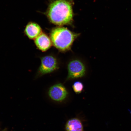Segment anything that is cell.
<instances>
[{"label": "cell", "mask_w": 131, "mask_h": 131, "mask_svg": "<svg viewBox=\"0 0 131 131\" xmlns=\"http://www.w3.org/2000/svg\"><path fill=\"white\" fill-rule=\"evenodd\" d=\"M73 2L70 0H56L50 3L46 14L50 22L62 26L72 22Z\"/></svg>", "instance_id": "1"}, {"label": "cell", "mask_w": 131, "mask_h": 131, "mask_svg": "<svg viewBox=\"0 0 131 131\" xmlns=\"http://www.w3.org/2000/svg\"><path fill=\"white\" fill-rule=\"evenodd\" d=\"M78 36L79 34L71 32L66 28L58 27L52 29L50 38L57 48L64 51L70 49Z\"/></svg>", "instance_id": "2"}, {"label": "cell", "mask_w": 131, "mask_h": 131, "mask_svg": "<svg viewBox=\"0 0 131 131\" xmlns=\"http://www.w3.org/2000/svg\"><path fill=\"white\" fill-rule=\"evenodd\" d=\"M58 68L56 59L52 56H47L41 59V63L38 74L41 75L52 72Z\"/></svg>", "instance_id": "3"}, {"label": "cell", "mask_w": 131, "mask_h": 131, "mask_svg": "<svg viewBox=\"0 0 131 131\" xmlns=\"http://www.w3.org/2000/svg\"><path fill=\"white\" fill-rule=\"evenodd\" d=\"M68 78L75 79L82 77L86 71L85 67L82 62L78 60H72L68 64Z\"/></svg>", "instance_id": "4"}, {"label": "cell", "mask_w": 131, "mask_h": 131, "mask_svg": "<svg viewBox=\"0 0 131 131\" xmlns=\"http://www.w3.org/2000/svg\"><path fill=\"white\" fill-rule=\"evenodd\" d=\"M49 95L53 101L61 102L64 100L68 95V92L64 86L57 84L52 86L49 89Z\"/></svg>", "instance_id": "5"}, {"label": "cell", "mask_w": 131, "mask_h": 131, "mask_svg": "<svg viewBox=\"0 0 131 131\" xmlns=\"http://www.w3.org/2000/svg\"><path fill=\"white\" fill-rule=\"evenodd\" d=\"M24 32L29 39L33 40L42 33V30L40 25L36 23L30 22L26 26Z\"/></svg>", "instance_id": "6"}, {"label": "cell", "mask_w": 131, "mask_h": 131, "mask_svg": "<svg viewBox=\"0 0 131 131\" xmlns=\"http://www.w3.org/2000/svg\"><path fill=\"white\" fill-rule=\"evenodd\" d=\"M35 43L39 50L44 52L50 48L52 42L46 34L42 33L35 39Z\"/></svg>", "instance_id": "7"}, {"label": "cell", "mask_w": 131, "mask_h": 131, "mask_svg": "<svg viewBox=\"0 0 131 131\" xmlns=\"http://www.w3.org/2000/svg\"><path fill=\"white\" fill-rule=\"evenodd\" d=\"M66 131H83L82 124L77 118L70 119L66 123L65 125Z\"/></svg>", "instance_id": "8"}, {"label": "cell", "mask_w": 131, "mask_h": 131, "mask_svg": "<svg viewBox=\"0 0 131 131\" xmlns=\"http://www.w3.org/2000/svg\"><path fill=\"white\" fill-rule=\"evenodd\" d=\"M73 89L75 93L77 94H79L82 91L83 85L81 82H76L74 83Z\"/></svg>", "instance_id": "9"}, {"label": "cell", "mask_w": 131, "mask_h": 131, "mask_svg": "<svg viewBox=\"0 0 131 131\" xmlns=\"http://www.w3.org/2000/svg\"><path fill=\"white\" fill-rule=\"evenodd\" d=\"M128 111H129V112H130V114L131 115V110H130V109H129Z\"/></svg>", "instance_id": "10"}]
</instances>
